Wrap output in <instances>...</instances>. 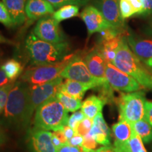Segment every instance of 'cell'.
<instances>
[{
  "mask_svg": "<svg viewBox=\"0 0 152 152\" xmlns=\"http://www.w3.org/2000/svg\"><path fill=\"white\" fill-rule=\"evenodd\" d=\"M151 68H152V66H151Z\"/></svg>",
  "mask_w": 152,
  "mask_h": 152,
  "instance_id": "48",
  "label": "cell"
},
{
  "mask_svg": "<svg viewBox=\"0 0 152 152\" xmlns=\"http://www.w3.org/2000/svg\"><path fill=\"white\" fill-rule=\"evenodd\" d=\"M105 75L110 86L116 90L130 93L137 92L143 88L132 76L121 71L110 63L106 64Z\"/></svg>",
  "mask_w": 152,
  "mask_h": 152,
  "instance_id": "8",
  "label": "cell"
},
{
  "mask_svg": "<svg viewBox=\"0 0 152 152\" xmlns=\"http://www.w3.org/2000/svg\"><path fill=\"white\" fill-rule=\"evenodd\" d=\"M60 76L63 78L80 82L92 88L100 87L99 83L90 73L84 58L77 55L74 54Z\"/></svg>",
  "mask_w": 152,
  "mask_h": 152,
  "instance_id": "7",
  "label": "cell"
},
{
  "mask_svg": "<svg viewBox=\"0 0 152 152\" xmlns=\"http://www.w3.org/2000/svg\"><path fill=\"white\" fill-rule=\"evenodd\" d=\"M145 96L141 91L122 94L118 99L119 118L132 125L143 119L145 111Z\"/></svg>",
  "mask_w": 152,
  "mask_h": 152,
  "instance_id": "5",
  "label": "cell"
},
{
  "mask_svg": "<svg viewBox=\"0 0 152 152\" xmlns=\"http://www.w3.org/2000/svg\"><path fill=\"white\" fill-rule=\"evenodd\" d=\"M114 148H115V147H114ZM115 152H124V151H120V150L115 149Z\"/></svg>",
  "mask_w": 152,
  "mask_h": 152,
  "instance_id": "46",
  "label": "cell"
},
{
  "mask_svg": "<svg viewBox=\"0 0 152 152\" xmlns=\"http://www.w3.org/2000/svg\"><path fill=\"white\" fill-rule=\"evenodd\" d=\"M62 83L63 77L59 76L44 84L30 85V104L33 111L35 112L41 104L56 96Z\"/></svg>",
  "mask_w": 152,
  "mask_h": 152,
  "instance_id": "10",
  "label": "cell"
},
{
  "mask_svg": "<svg viewBox=\"0 0 152 152\" xmlns=\"http://www.w3.org/2000/svg\"><path fill=\"white\" fill-rule=\"evenodd\" d=\"M80 17L86 25L88 33L87 39L94 33L113 28L94 6L90 5L85 7L80 14Z\"/></svg>",
  "mask_w": 152,
  "mask_h": 152,
  "instance_id": "11",
  "label": "cell"
},
{
  "mask_svg": "<svg viewBox=\"0 0 152 152\" xmlns=\"http://www.w3.org/2000/svg\"><path fill=\"white\" fill-rule=\"evenodd\" d=\"M93 125V120L85 117L80 123H79L78 126L75 130V134H79L84 137L86 135L90 129L92 128Z\"/></svg>",
  "mask_w": 152,
  "mask_h": 152,
  "instance_id": "31",
  "label": "cell"
},
{
  "mask_svg": "<svg viewBox=\"0 0 152 152\" xmlns=\"http://www.w3.org/2000/svg\"><path fill=\"white\" fill-rule=\"evenodd\" d=\"M3 42H9V41L7 40V39L4 37L0 34V43H3Z\"/></svg>",
  "mask_w": 152,
  "mask_h": 152,
  "instance_id": "45",
  "label": "cell"
},
{
  "mask_svg": "<svg viewBox=\"0 0 152 152\" xmlns=\"http://www.w3.org/2000/svg\"><path fill=\"white\" fill-rule=\"evenodd\" d=\"M105 104V101L102 98L95 95H92L87 97L82 103L80 109L85 117L93 120L102 112Z\"/></svg>",
  "mask_w": 152,
  "mask_h": 152,
  "instance_id": "21",
  "label": "cell"
},
{
  "mask_svg": "<svg viewBox=\"0 0 152 152\" xmlns=\"http://www.w3.org/2000/svg\"><path fill=\"white\" fill-rule=\"evenodd\" d=\"M84 61L92 75L99 83L100 87L108 83L106 78V61L99 51L97 47H95L90 51L84 58Z\"/></svg>",
  "mask_w": 152,
  "mask_h": 152,
  "instance_id": "13",
  "label": "cell"
},
{
  "mask_svg": "<svg viewBox=\"0 0 152 152\" xmlns=\"http://www.w3.org/2000/svg\"><path fill=\"white\" fill-rule=\"evenodd\" d=\"M112 64L132 76L144 88H152V74L132 52L127 42L126 36L121 39Z\"/></svg>",
  "mask_w": 152,
  "mask_h": 152,
  "instance_id": "3",
  "label": "cell"
},
{
  "mask_svg": "<svg viewBox=\"0 0 152 152\" xmlns=\"http://www.w3.org/2000/svg\"><path fill=\"white\" fill-rule=\"evenodd\" d=\"M87 134L94 138L98 144H102L104 147L111 146V132L104 121L102 112L93 119L92 127Z\"/></svg>",
  "mask_w": 152,
  "mask_h": 152,
  "instance_id": "17",
  "label": "cell"
},
{
  "mask_svg": "<svg viewBox=\"0 0 152 152\" xmlns=\"http://www.w3.org/2000/svg\"><path fill=\"white\" fill-rule=\"evenodd\" d=\"M28 0H1L7 7L14 26H20L26 21V7Z\"/></svg>",
  "mask_w": 152,
  "mask_h": 152,
  "instance_id": "19",
  "label": "cell"
},
{
  "mask_svg": "<svg viewBox=\"0 0 152 152\" xmlns=\"http://www.w3.org/2000/svg\"><path fill=\"white\" fill-rule=\"evenodd\" d=\"M7 135L2 128L0 127V147L4 144L7 142Z\"/></svg>",
  "mask_w": 152,
  "mask_h": 152,
  "instance_id": "42",
  "label": "cell"
},
{
  "mask_svg": "<svg viewBox=\"0 0 152 152\" xmlns=\"http://www.w3.org/2000/svg\"><path fill=\"white\" fill-rule=\"evenodd\" d=\"M128 1L137 11L136 16H140L142 14L144 9L143 4H142V0H128Z\"/></svg>",
  "mask_w": 152,
  "mask_h": 152,
  "instance_id": "37",
  "label": "cell"
},
{
  "mask_svg": "<svg viewBox=\"0 0 152 152\" xmlns=\"http://www.w3.org/2000/svg\"><path fill=\"white\" fill-rule=\"evenodd\" d=\"M64 133H65L66 137H67L68 140L73 137V136L75 135V130H74L73 128H71V127H69L67 125H65V126L64 127Z\"/></svg>",
  "mask_w": 152,
  "mask_h": 152,
  "instance_id": "41",
  "label": "cell"
},
{
  "mask_svg": "<svg viewBox=\"0 0 152 152\" xmlns=\"http://www.w3.org/2000/svg\"><path fill=\"white\" fill-rule=\"evenodd\" d=\"M126 39L134 54L142 62L151 67L152 66V39L128 34L126 36Z\"/></svg>",
  "mask_w": 152,
  "mask_h": 152,
  "instance_id": "14",
  "label": "cell"
},
{
  "mask_svg": "<svg viewBox=\"0 0 152 152\" xmlns=\"http://www.w3.org/2000/svg\"><path fill=\"white\" fill-rule=\"evenodd\" d=\"M54 7V9H59L66 5H76L83 7L87 5L90 0H47Z\"/></svg>",
  "mask_w": 152,
  "mask_h": 152,
  "instance_id": "28",
  "label": "cell"
},
{
  "mask_svg": "<svg viewBox=\"0 0 152 152\" xmlns=\"http://www.w3.org/2000/svg\"><path fill=\"white\" fill-rule=\"evenodd\" d=\"M119 7L121 16L124 20L137 15L135 9L133 8L128 0H119Z\"/></svg>",
  "mask_w": 152,
  "mask_h": 152,
  "instance_id": "29",
  "label": "cell"
},
{
  "mask_svg": "<svg viewBox=\"0 0 152 152\" xmlns=\"http://www.w3.org/2000/svg\"><path fill=\"white\" fill-rule=\"evenodd\" d=\"M30 146L33 152H56L57 148L52 141L49 131L35 128L30 133Z\"/></svg>",
  "mask_w": 152,
  "mask_h": 152,
  "instance_id": "15",
  "label": "cell"
},
{
  "mask_svg": "<svg viewBox=\"0 0 152 152\" xmlns=\"http://www.w3.org/2000/svg\"><path fill=\"white\" fill-rule=\"evenodd\" d=\"M68 111L56 96L41 104L35 110V128L47 131H56L67 125Z\"/></svg>",
  "mask_w": 152,
  "mask_h": 152,
  "instance_id": "4",
  "label": "cell"
},
{
  "mask_svg": "<svg viewBox=\"0 0 152 152\" xmlns=\"http://www.w3.org/2000/svg\"><path fill=\"white\" fill-rule=\"evenodd\" d=\"M79 7L76 5L64 6L55 11L52 16L57 22L60 23L66 19L77 16L79 14Z\"/></svg>",
  "mask_w": 152,
  "mask_h": 152,
  "instance_id": "26",
  "label": "cell"
},
{
  "mask_svg": "<svg viewBox=\"0 0 152 152\" xmlns=\"http://www.w3.org/2000/svg\"><path fill=\"white\" fill-rule=\"evenodd\" d=\"M14 82L16 81H12L11 80H9L8 77H7V76L6 75L4 72L1 70V66H0V88L5 86V85L9 84V83H14Z\"/></svg>",
  "mask_w": 152,
  "mask_h": 152,
  "instance_id": "40",
  "label": "cell"
},
{
  "mask_svg": "<svg viewBox=\"0 0 152 152\" xmlns=\"http://www.w3.org/2000/svg\"><path fill=\"white\" fill-rule=\"evenodd\" d=\"M52 133V134H54V135L56 136V137L59 140V141L61 142V143L62 144L68 143V140L66 137L65 133H64V128H63L62 129H60V130L53 131Z\"/></svg>",
  "mask_w": 152,
  "mask_h": 152,
  "instance_id": "39",
  "label": "cell"
},
{
  "mask_svg": "<svg viewBox=\"0 0 152 152\" xmlns=\"http://www.w3.org/2000/svg\"><path fill=\"white\" fill-rule=\"evenodd\" d=\"M85 118V115L84 113H83L81 111H75L74 113L72 114L71 116L68 118V121L67 125L69 127H71V128H73L74 130H76L77 126H78L79 123L83 121Z\"/></svg>",
  "mask_w": 152,
  "mask_h": 152,
  "instance_id": "33",
  "label": "cell"
},
{
  "mask_svg": "<svg viewBox=\"0 0 152 152\" xmlns=\"http://www.w3.org/2000/svg\"><path fill=\"white\" fill-rule=\"evenodd\" d=\"M1 70L4 72L6 75L9 80L16 81L17 77L21 75L23 66L16 59H9L1 66Z\"/></svg>",
  "mask_w": 152,
  "mask_h": 152,
  "instance_id": "24",
  "label": "cell"
},
{
  "mask_svg": "<svg viewBox=\"0 0 152 152\" xmlns=\"http://www.w3.org/2000/svg\"><path fill=\"white\" fill-rule=\"evenodd\" d=\"M144 118L152 126V102L146 101Z\"/></svg>",
  "mask_w": 152,
  "mask_h": 152,
  "instance_id": "36",
  "label": "cell"
},
{
  "mask_svg": "<svg viewBox=\"0 0 152 152\" xmlns=\"http://www.w3.org/2000/svg\"><path fill=\"white\" fill-rule=\"evenodd\" d=\"M52 141H53V143H54V146L57 148V149H58V148L62 144L61 143V142L59 141V140H58V139L57 138L56 136L54 135V134H52Z\"/></svg>",
  "mask_w": 152,
  "mask_h": 152,
  "instance_id": "44",
  "label": "cell"
},
{
  "mask_svg": "<svg viewBox=\"0 0 152 152\" xmlns=\"http://www.w3.org/2000/svg\"><path fill=\"white\" fill-rule=\"evenodd\" d=\"M15 84V82L14 83H9V84L5 85L0 88V115H2L4 110L6 104H7V99L11 89Z\"/></svg>",
  "mask_w": 152,
  "mask_h": 152,
  "instance_id": "30",
  "label": "cell"
},
{
  "mask_svg": "<svg viewBox=\"0 0 152 152\" xmlns=\"http://www.w3.org/2000/svg\"><path fill=\"white\" fill-rule=\"evenodd\" d=\"M0 23L8 28L14 26V23L12 21L10 14L3 2H0Z\"/></svg>",
  "mask_w": 152,
  "mask_h": 152,
  "instance_id": "32",
  "label": "cell"
},
{
  "mask_svg": "<svg viewBox=\"0 0 152 152\" xmlns=\"http://www.w3.org/2000/svg\"><path fill=\"white\" fill-rule=\"evenodd\" d=\"M144 142L132 129V134L128 143V152H147Z\"/></svg>",
  "mask_w": 152,
  "mask_h": 152,
  "instance_id": "27",
  "label": "cell"
},
{
  "mask_svg": "<svg viewBox=\"0 0 152 152\" xmlns=\"http://www.w3.org/2000/svg\"><path fill=\"white\" fill-rule=\"evenodd\" d=\"M30 96V85L27 83L21 80L15 82L1 115L3 125L16 128L28 127L34 113Z\"/></svg>",
  "mask_w": 152,
  "mask_h": 152,
  "instance_id": "1",
  "label": "cell"
},
{
  "mask_svg": "<svg viewBox=\"0 0 152 152\" xmlns=\"http://www.w3.org/2000/svg\"><path fill=\"white\" fill-rule=\"evenodd\" d=\"M94 5L113 28L125 29L120 11L119 0H94Z\"/></svg>",
  "mask_w": 152,
  "mask_h": 152,
  "instance_id": "12",
  "label": "cell"
},
{
  "mask_svg": "<svg viewBox=\"0 0 152 152\" xmlns=\"http://www.w3.org/2000/svg\"><path fill=\"white\" fill-rule=\"evenodd\" d=\"M56 97L68 112L77 111L81 108L82 100L69 96L59 90L56 93Z\"/></svg>",
  "mask_w": 152,
  "mask_h": 152,
  "instance_id": "25",
  "label": "cell"
},
{
  "mask_svg": "<svg viewBox=\"0 0 152 152\" xmlns=\"http://www.w3.org/2000/svg\"><path fill=\"white\" fill-rule=\"evenodd\" d=\"M115 148L114 147H111V146H109V147H101L97 150H96L95 152H115Z\"/></svg>",
  "mask_w": 152,
  "mask_h": 152,
  "instance_id": "43",
  "label": "cell"
},
{
  "mask_svg": "<svg viewBox=\"0 0 152 152\" xmlns=\"http://www.w3.org/2000/svg\"><path fill=\"white\" fill-rule=\"evenodd\" d=\"M74 54L68 55L61 61L54 64L37 66L28 68L20 76V80L29 85H37L52 81L59 77Z\"/></svg>",
  "mask_w": 152,
  "mask_h": 152,
  "instance_id": "6",
  "label": "cell"
},
{
  "mask_svg": "<svg viewBox=\"0 0 152 152\" xmlns=\"http://www.w3.org/2000/svg\"><path fill=\"white\" fill-rule=\"evenodd\" d=\"M26 47L31 64L34 66H45L61 61L70 52L69 44L66 42L50 43L42 40L31 33L26 39Z\"/></svg>",
  "mask_w": 152,
  "mask_h": 152,
  "instance_id": "2",
  "label": "cell"
},
{
  "mask_svg": "<svg viewBox=\"0 0 152 152\" xmlns=\"http://www.w3.org/2000/svg\"><path fill=\"white\" fill-rule=\"evenodd\" d=\"M33 33L42 40L50 43L66 42V36L61 29L59 23L52 16H45L38 20Z\"/></svg>",
  "mask_w": 152,
  "mask_h": 152,
  "instance_id": "9",
  "label": "cell"
},
{
  "mask_svg": "<svg viewBox=\"0 0 152 152\" xmlns=\"http://www.w3.org/2000/svg\"><path fill=\"white\" fill-rule=\"evenodd\" d=\"M132 127L144 143H149L152 141V126L145 119L137 121L133 123Z\"/></svg>",
  "mask_w": 152,
  "mask_h": 152,
  "instance_id": "23",
  "label": "cell"
},
{
  "mask_svg": "<svg viewBox=\"0 0 152 152\" xmlns=\"http://www.w3.org/2000/svg\"><path fill=\"white\" fill-rule=\"evenodd\" d=\"M144 9L140 16L147 17L152 15V0H142Z\"/></svg>",
  "mask_w": 152,
  "mask_h": 152,
  "instance_id": "35",
  "label": "cell"
},
{
  "mask_svg": "<svg viewBox=\"0 0 152 152\" xmlns=\"http://www.w3.org/2000/svg\"><path fill=\"white\" fill-rule=\"evenodd\" d=\"M83 140H84V137L79 135V134H75L68 140V143L74 147H82Z\"/></svg>",
  "mask_w": 152,
  "mask_h": 152,
  "instance_id": "38",
  "label": "cell"
},
{
  "mask_svg": "<svg viewBox=\"0 0 152 152\" xmlns=\"http://www.w3.org/2000/svg\"><path fill=\"white\" fill-rule=\"evenodd\" d=\"M90 89L92 88L89 85L73 80L66 79V80L61 85L59 91L74 98L82 100L85 92Z\"/></svg>",
  "mask_w": 152,
  "mask_h": 152,
  "instance_id": "22",
  "label": "cell"
},
{
  "mask_svg": "<svg viewBox=\"0 0 152 152\" xmlns=\"http://www.w3.org/2000/svg\"><path fill=\"white\" fill-rule=\"evenodd\" d=\"M54 12V7L47 0H28L26 3V17L30 20L40 19Z\"/></svg>",
  "mask_w": 152,
  "mask_h": 152,
  "instance_id": "18",
  "label": "cell"
},
{
  "mask_svg": "<svg viewBox=\"0 0 152 152\" xmlns=\"http://www.w3.org/2000/svg\"><path fill=\"white\" fill-rule=\"evenodd\" d=\"M123 37H125V35H121L108 40L99 42L96 47L102 54L106 63L113 64L116 55L118 48Z\"/></svg>",
  "mask_w": 152,
  "mask_h": 152,
  "instance_id": "20",
  "label": "cell"
},
{
  "mask_svg": "<svg viewBox=\"0 0 152 152\" xmlns=\"http://www.w3.org/2000/svg\"><path fill=\"white\" fill-rule=\"evenodd\" d=\"M113 136L115 137L114 147L124 152H128V143L132 134V125L124 120H119L112 126Z\"/></svg>",
  "mask_w": 152,
  "mask_h": 152,
  "instance_id": "16",
  "label": "cell"
},
{
  "mask_svg": "<svg viewBox=\"0 0 152 152\" xmlns=\"http://www.w3.org/2000/svg\"><path fill=\"white\" fill-rule=\"evenodd\" d=\"M56 152H81L80 147H74L69 143L63 144L57 149Z\"/></svg>",
  "mask_w": 152,
  "mask_h": 152,
  "instance_id": "34",
  "label": "cell"
},
{
  "mask_svg": "<svg viewBox=\"0 0 152 152\" xmlns=\"http://www.w3.org/2000/svg\"><path fill=\"white\" fill-rule=\"evenodd\" d=\"M151 30H152V20H151Z\"/></svg>",
  "mask_w": 152,
  "mask_h": 152,
  "instance_id": "47",
  "label": "cell"
}]
</instances>
